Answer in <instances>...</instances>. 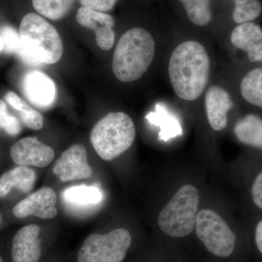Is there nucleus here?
Returning a JSON list of instances; mask_svg holds the SVG:
<instances>
[{
	"label": "nucleus",
	"instance_id": "11",
	"mask_svg": "<svg viewBox=\"0 0 262 262\" xmlns=\"http://www.w3.org/2000/svg\"><path fill=\"white\" fill-rule=\"evenodd\" d=\"M56 203L55 191L52 188L42 187L15 205L13 213L18 219L35 215L43 220H51L58 213Z\"/></svg>",
	"mask_w": 262,
	"mask_h": 262
},
{
	"label": "nucleus",
	"instance_id": "13",
	"mask_svg": "<svg viewBox=\"0 0 262 262\" xmlns=\"http://www.w3.org/2000/svg\"><path fill=\"white\" fill-rule=\"evenodd\" d=\"M40 227L37 225L25 226L19 229L12 241L13 262H39L42 257Z\"/></svg>",
	"mask_w": 262,
	"mask_h": 262
},
{
	"label": "nucleus",
	"instance_id": "10",
	"mask_svg": "<svg viewBox=\"0 0 262 262\" xmlns=\"http://www.w3.org/2000/svg\"><path fill=\"white\" fill-rule=\"evenodd\" d=\"M10 157L15 164L20 166L33 165L45 168L54 159L55 151L37 138L27 137L17 141L12 146Z\"/></svg>",
	"mask_w": 262,
	"mask_h": 262
},
{
	"label": "nucleus",
	"instance_id": "12",
	"mask_svg": "<svg viewBox=\"0 0 262 262\" xmlns=\"http://www.w3.org/2000/svg\"><path fill=\"white\" fill-rule=\"evenodd\" d=\"M76 20L84 28L94 31L96 42L103 51H110L115 43L113 30L115 20L111 15L81 7L76 15Z\"/></svg>",
	"mask_w": 262,
	"mask_h": 262
},
{
	"label": "nucleus",
	"instance_id": "15",
	"mask_svg": "<svg viewBox=\"0 0 262 262\" xmlns=\"http://www.w3.org/2000/svg\"><path fill=\"white\" fill-rule=\"evenodd\" d=\"M231 42L247 53L250 62L262 61V29L252 21L239 24L232 30Z\"/></svg>",
	"mask_w": 262,
	"mask_h": 262
},
{
	"label": "nucleus",
	"instance_id": "18",
	"mask_svg": "<svg viewBox=\"0 0 262 262\" xmlns=\"http://www.w3.org/2000/svg\"><path fill=\"white\" fill-rule=\"evenodd\" d=\"M36 182V173L27 166H19L8 170L0 177V198H3L13 188L23 192H29Z\"/></svg>",
	"mask_w": 262,
	"mask_h": 262
},
{
	"label": "nucleus",
	"instance_id": "23",
	"mask_svg": "<svg viewBox=\"0 0 262 262\" xmlns=\"http://www.w3.org/2000/svg\"><path fill=\"white\" fill-rule=\"evenodd\" d=\"M232 18L237 24L252 21L260 16L262 5L258 0H234Z\"/></svg>",
	"mask_w": 262,
	"mask_h": 262
},
{
	"label": "nucleus",
	"instance_id": "5",
	"mask_svg": "<svg viewBox=\"0 0 262 262\" xmlns=\"http://www.w3.org/2000/svg\"><path fill=\"white\" fill-rule=\"evenodd\" d=\"M199 203L196 187L192 184L182 186L160 212L158 219L160 229L177 238L192 233L195 229Z\"/></svg>",
	"mask_w": 262,
	"mask_h": 262
},
{
	"label": "nucleus",
	"instance_id": "22",
	"mask_svg": "<svg viewBox=\"0 0 262 262\" xmlns=\"http://www.w3.org/2000/svg\"><path fill=\"white\" fill-rule=\"evenodd\" d=\"M184 6L188 18L200 27L206 26L212 20L211 0H179Z\"/></svg>",
	"mask_w": 262,
	"mask_h": 262
},
{
	"label": "nucleus",
	"instance_id": "28",
	"mask_svg": "<svg viewBox=\"0 0 262 262\" xmlns=\"http://www.w3.org/2000/svg\"><path fill=\"white\" fill-rule=\"evenodd\" d=\"M254 241L256 247L262 254V218L256 222L255 226Z\"/></svg>",
	"mask_w": 262,
	"mask_h": 262
},
{
	"label": "nucleus",
	"instance_id": "6",
	"mask_svg": "<svg viewBox=\"0 0 262 262\" xmlns=\"http://www.w3.org/2000/svg\"><path fill=\"white\" fill-rule=\"evenodd\" d=\"M132 243L127 229L90 234L77 252V262H122Z\"/></svg>",
	"mask_w": 262,
	"mask_h": 262
},
{
	"label": "nucleus",
	"instance_id": "29",
	"mask_svg": "<svg viewBox=\"0 0 262 262\" xmlns=\"http://www.w3.org/2000/svg\"><path fill=\"white\" fill-rule=\"evenodd\" d=\"M3 49H4V42H3V38L0 36V53L3 51Z\"/></svg>",
	"mask_w": 262,
	"mask_h": 262
},
{
	"label": "nucleus",
	"instance_id": "7",
	"mask_svg": "<svg viewBox=\"0 0 262 262\" xmlns=\"http://www.w3.org/2000/svg\"><path fill=\"white\" fill-rule=\"evenodd\" d=\"M195 231L200 241L214 256L227 258L234 252L237 236L227 222L213 210L198 211Z\"/></svg>",
	"mask_w": 262,
	"mask_h": 262
},
{
	"label": "nucleus",
	"instance_id": "19",
	"mask_svg": "<svg viewBox=\"0 0 262 262\" xmlns=\"http://www.w3.org/2000/svg\"><path fill=\"white\" fill-rule=\"evenodd\" d=\"M5 100L18 113L20 121L26 127L34 130H39L44 125V118L37 110L33 108L24 99L13 91L7 93Z\"/></svg>",
	"mask_w": 262,
	"mask_h": 262
},
{
	"label": "nucleus",
	"instance_id": "1",
	"mask_svg": "<svg viewBox=\"0 0 262 262\" xmlns=\"http://www.w3.org/2000/svg\"><path fill=\"white\" fill-rule=\"evenodd\" d=\"M211 63L206 48L194 40L179 45L170 56L168 75L175 94L185 101L200 98L209 79Z\"/></svg>",
	"mask_w": 262,
	"mask_h": 262
},
{
	"label": "nucleus",
	"instance_id": "3",
	"mask_svg": "<svg viewBox=\"0 0 262 262\" xmlns=\"http://www.w3.org/2000/svg\"><path fill=\"white\" fill-rule=\"evenodd\" d=\"M155 54L151 34L144 29H131L117 42L113 56L114 75L122 82L139 80L151 66Z\"/></svg>",
	"mask_w": 262,
	"mask_h": 262
},
{
	"label": "nucleus",
	"instance_id": "8",
	"mask_svg": "<svg viewBox=\"0 0 262 262\" xmlns=\"http://www.w3.org/2000/svg\"><path fill=\"white\" fill-rule=\"evenodd\" d=\"M53 171L63 182L90 178L93 170L90 166L84 146L74 144L63 151L55 163Z\"/></svg>",
	"mask_w": 262,
	"mask_h": 262
},
{
	"label": "nucleus",
	"instance_id": "25",
	"mask_svg": "<svg viewBox=\"0 0 262 262\" xmlns=\"http://www.w3.org/2000/svg\"><path fill=\"white\" fill-rule=\"evenodd\" d=\"M0 36L4 42L3 51L8 53H14L18 56L22 47L20 34L13 27L9 25H4L0 28Z\"/></svg>",
	"mask_w": 262,
	"mask_h": 262
},
{
	"label": "nucleus",
	"instance_id": "4",
	"mask_svg": "<svg viewBox=\"0 0 262 262\" xmlns=\"http://www.w3.org/2000/svg\"><path fill=\"white\" fill-rule=\"evenodd\" d=\"M136 138V127L127 114L116 112L103 117L93 127L91 142L100 158L111 161L128 150Z\"/></svg>",
	"mask_w": 262,
	"mask_h": 262
},
{
	"label": "nucleus",
	"instance_id": "30",
	"mask_svg": "<svg viewBox=\"0 0 262 262\" xmlns=\"http://www.w3.org/2000/svg\"><path fill=\"white\" fill-rule=\"evenodd\" d=\"M0 262H3V259H2V258H1V257H0Z\"/></svg>",
	"mask_w": 262,
	"mask_h": 262
},
{
	"label": "nucleus",
	"instance_id": "14",
	"mask_svg": "<svg viewBox=\"0 0 262 262\" xmlns=\"http://www.w3.org/2000/svg\"><path fill=\"white\" fill-rule=\"evenodd\" d=\"M234 103L229 93L218 85L211 86L205 97L207 119L214 130H224L228 122V113Z\"/></svg>",
	"mask_w": 262,
	"mask_h": 262
},
{
	"label": "nucleus",
	"instance_id": "27",
	"mask_svg": "<svg viewBox=\"0 0 262 262\" xmlns=\"http://www.w3.org/2000/svg\"><path fill=\"white\" fill-rule=\"evenodd\" d=\"M79 1L82 7L106 13L113 9L117 0H79Z\"/></svg>",
	"mask_w": 262,
	"mask_h": 262
},
{
	"label": "nucleus",
	"instance_id": "9",
	"mask_svg": "<svg viewBox=\"0 0 262 262\" xmlns=\"http://www.w3.org/2000/svg\"><path fill=\"white\" fill-rule=\"evenodd\" d=\"M21 88L24 96L36 107L46 110L56 101L57 90L55 82L40 71L27 72L22 80Z\"/></svg>",
	"mask_w": 262,
	"mask_h": 262
},
{
	"label": "nucleus",
	"instance_id": "26",
	"mask_svg": "<svg viewBox=\"0 0 262 262\" xmlns=\"http://www.w3.org/2000/svg\"><path fill=\"white\" fill-rule=\"evenodd\" d=\"M249 195L253 206L262 212V166L250 183Z\"/></svg>",
	"mask_w": 262,
	"mask_h": 262
},
{
	"label": "nucleus",
	"instance_id": "17",
	"mask_svg": "<svg viewBox=\"0 0 262 262\" xmlns=\"http://www.w3.org/2000/svg\"><path fill=\"white\" fill-rule=\"evenodd\" d=\"M236 139L244 145L262 151V117L248 114L234 125Z\"/></svg>",
	"mask_w": 262,
	"mask_h": 262
},
{
	"label": "nucleus",
	"instance_id": "20",
	"mask_svg": "<svg viewBox=\"0 0 262 262\" xmlns=\"http://www.w3.org/2000/svg\"><path fill=\"white\" fill-rule=\"evenodd\" d=\"M239 90L248 103L262 108V67L248 72L241 81Z\"/></svg>",
	"mask_w": 262,
	"mask_h": 262
},
{
	"label": "nucleus",
	"instance_id": "31",
	"mask_svg": "<svg viewBox=\"0 0 262 262\" xmlns=\"http://www.w3.org/2000/svg\"><path fill=\"white\" fill-rule=\"evenodd\" d=\"M1 220H2V219H1V215H0V222H1Z\"/></svg>",
	"mask_w": 262,
	"mask_h": 262
},
{
	"label": "nucleus",
	"instance_id": "21",
	"mask_svg": "<svg viewBox=\"0 0 262 262\" xmlns=\"http://www.w3.org/2000/svg\"><path fill=\"white\" fill-rule=\"evenodd\" d=\"M75 0H32L33 7L42 16L53 20L64 18Z\"/></svg>",
	"mask_w": 262,
	"mask_h": 262
},
{
	"label": "nucleus",
	"instance_id": "24",
	"mask_svg": "<svg viewBox=\"0 0 262 262\" xmlns=\"http://www.w3.org/2000/svg\"><path fill=\"white\" fill-rule=\"evenodd\" d=\"M0 130H4L8 135L16 136L21 132L20 120L8 110V105L0 99Z\"/></svg>",
	"mask_w": 262,
	"mask_h": 262
},
{
	"label": "nucleus",
	"instance_id": "2",
	"mask_svg": "<svg viewBox=\"0 0 262 262\" xmlns=\"http://www.w3.org/2000/svg\"><path fill=\"white\" fill-rule=\"evenodd\" d=\"M22 47L18 56L27 64H55L63 55V43L55 27L35 13H29L20 24Z\"/></svg>",
	"mask_w": 262,
	"mask_h": 262
},
{
	"label": "nucleus",
	"instance_id": "16",
	"mask_svg": "<svg viewBox=\"0 0 262 262\" xmlns=\"http://www.w3.org/2000/svg\"><path fill=\"white\" fill-rule=\"evenodd\" d=\"M62 201L68 209L77 213H87L96 209L102 201V191L97 186L85 184L66 189L61 194Z\"/></svg>",
	"mask_w": 262,
	"mask_h": 262
}]
</instances>
